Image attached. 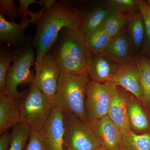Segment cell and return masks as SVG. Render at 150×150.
Here are the masks:
<instances>
[{
    "instance_id": "6da1fadb",
    "label": "cell",
    "mask_w": 150,
    "mask_h": 150,
    "mask_svg": "<svg viewBox=\"0 0 150 150\" xmlns=\"http://www.w3.org/2000/svg\"><path fill=\"white\" fill-rule=\"evenodd\" d=\"M81 19V11L65 1H56L45 9L35 23L36 32L32 42L36 52L35 67L52 49L62 30H79Z\"/></svg>"
},
{
    "instance_id": "7a4b0ae2",
    "label": "cell",
    "mask_w": 150,
    "mask_h": 150,
    "mask_svg": "<svg viewBox=\"0 0 150 150\" xmlns=\"http://www.w3.org/2000/svg\"><path fill=\"white\" fill-rule=\"evenodd\" d=\"M51 50L62 71L76 75L88 74L92 53L79 30L64 28Z\"/></svg>"
},
{
    "instance_id": "3957f363",
    "label": "cell",
    "mask_w": 150,
    "mask_h": 150,
    "mask_svg": "<svg viewBox=\"0 0 150 150\" xmlns=\"http://www.w3.org/2000/svg\"><path fill=\"white\" fill-rule=\"evenodd\" d=\"M89 74L76 75L61 72L57 91L51 99L53 107L63 114L72 113L85 123L88 121L86 108Z\"/></svg>"
},
{
    "instance_id": "277c9868",
    "label": "cell",
    "mask_w": 150,
    "mask_h": 150,
    "mask_svg": "<svg viewBox=\"0 0 150 150\" xmlns=\"http://www.w3.org/2000/svg\"><path fill=\"white\" fill-rule=\"evenodd\" d=\"M34 47L27 40L23 45L15 50L12 66L9 68L6 81V93L13 98H19L26 92H19L18 87L20 85L33 82L34 75L30 67L35 62Z\"/></svg>"
},
{
    "instance_id": "5b68a950",
    "label": "cell",
    "mask_w": 150,
    "mask_h": 150,
    "mask_svg": "<svg viewBox=\"0 0 150 150\" xmlns=\"http://www.w3.org/2000/svg\"><path fill=\"white\" fill-rule=\"evenodd\" d=\"M19 105L21 122L32 130L42 131L53 110L51 99L32 82Z\"/></svg>"
},
{
    "instance_id": "8992f818",
    "label": "cell",
    "mask_w": 150,
    "mask_h": 150,
    "mask_svg": "<svg viewBox=\"0 0 150 150\" xmlns=\"http://www.w3.org/2000/svg\"><path fill=\"white\" fill-rule=\"evenodd\" d=\"M64 116V143L67 150H96L101 142L88 122L81 121L72 113Z\"/></svg>"
},
{
    "instance_id": "52a82bcc",
    "label": "cell",
    "mask_w": 150,
    "mask_h": 150,
    "mask_svg": "<svg viewBox=\"0 0 150 150\" xmlns=\"http://www.w3.org/2000/svg\"><path fill=\"white\" fill-rule=\"evenodd\" d=\"M113 82L97 83L90 80L88 84L86 108L88 120L99 119L108 115L113 92Z\"/></svg>"
},
{
    "instance_id": "ba28073f",
    "label": "cell",
    "mask_w": 150,
    "mask_h": 150,
    "mask_svg": "<svg viewBox=\"0 0 150 150\" xmlns=\"http://www.w3.org/2000/svg\"><path fill=\"white\" fill-rule=\"evenodd\" d=\"M33 82L46 96L52 99L57 91L62 70L51 50L35 67Z\"/></svg>"
},
{
    "instance_id": "9c48e42d",
    "label": "cell",
    "mask_w": 150,
    "mask_h": 150,
    "mask_svg": "<svg viewBox=\"0 0 150 150\" xmlns=\"http://www.w3.org/2000/svg\"><path fill=\"white\" fill-rule=\"evenodd\" d=\"M88 123L99 138L102 147L108 150H121L123 135L108 115L88 120Z\"/></svg>"
},
{
    "instance_id": "30bf717a",
    "label": "cell",
    "mask_w": 150,
    "mask_h": 150,
    "mask_svg": "<svg viewBox=\"0 0 150 150\" xmlns=\"http://www.w3.org/2000/svg\"><path fill=\"white\" fill-rule=\"evenodd\" d=\"M64 119L62 111L53 107L50 118L41 131L46 150H64Z\"/></svg>"
},
{
    "instance_id": "8fae6325",
    "label": "cell",
    "mask_w": 150,
    "mask_h": 150,
    "mask_svg": "<svg viewBox=\"0 0 150 150\" xmlns=\"http://www.w3.org/2000/svg\"><path fill=\"white\" fill-rule=\"evenodd\" d=\"M112 82L132 93L145 105L140 83L139 69L134 58L119 65Z\"/></svg>"
},
{
    "instance_id": "7c38bea8",
    "label": "cell",
    "mask_w": 150,
    "mask_h": 150,
    "mask_svg": "<svg viewBox=\"0 0 150 150\" xmlns=\"http://www.w3.org/2000/svg\"><path fill=\"white\" fill-rule=\"evenodd\" d=\"M30 25L31 19L26 17L18 24L13 21H8L0 14V42L1 44L17 48L24 44L25 40V33Z\"/></svg>"
},
{
    "instance_id": "4fadbf2b",
    "label": "cell",
    "mask_w": 150,
    "mask_h": 150,
    "mask_svg": "<svg viewBox=\"0 0 150 150\" xmlns=\"http://www.w3.org/2000/svg\"><path fill=\"white\" fill-rule=\"evenodd\" d=\"M119 65L105 52L92 53L88 73L91 80L99 83L112 81Z\"/></svg>"
},
{
    "instance_id": "5bb4252c",
    "label": "cell",
    "mask_w": 150,
    "mask_h": 150,
    "mask_svg": "<svg viewBox=\"0 0 150 150\" xmlns=\"http://www.w3.org/2000/svg\"><path fill=\"white\" fill-rule=\"evenodd\" d=\"M128 102L125 94L116 86L108 115L118 126L123 136L128 135L131 131L127 112Z\"/></svg>"
},
{
    "instance_id": "9a60e30c",
    "label": "cell",
    "mask_w": 150,
    "mask_h": 150,
    "mask_svg": "<svg viewBox=\"0 0 150 150\" xmlns=\"http://www.w3.org/2000/svg\"><path fill=\"white\" fill-rule=\"evenodd\" d=\"M0 92V134L2 135L21 122L20 102Z\"/></svg>"
},
{
    "instance_id": "2e32d148",
    "label": "cell",
    "mask_w": 150,
    "mask_h": 150,
    "mask_svg": "<svg viewBox=\"0 0 150 150\" xmlns=\"http://www.w3.org/2000/svg\"><path fill=\"white\" fill-rule=\"evenodd\" d=\"M105 52L119 65L134 59V52L126 29L111 38Z\"/></svg>"
},
{
    "instance_id": "e0dca14e",
    "label": "cell",
    "mask_w": 150,
    "mask_h": 150,
    "mask_svg": "<svg viewBox=\"0 0 150 150\" xmlns=\"http://www.w3.org/2000/svg\"><path fill=\"white\" fill-rule=\"evenodd\" d=\"M112 11L108 6H96L81 11V19L79 29L81 33L85 36L101 26Z\"/></svg>"
},
{
    "instance_id": "ac0fdd59",
    "label": "cell",
    "mask_w": 150,
    "mask_h": 150,
    "mask_svg": "<svg viewBox=\"0 0 150 150\" xmlns=\"http://www.w3.org/2000/svg\"><path fill=\"white\" fill-rule=\"evenodd\" d=\"M127 34L134 53L141 52L144 43L146 30L144 19L139 12L127 15Z\"/></svg>"
},
{
    "instance_id": "d6986e66",
    "label": "cell",
    "mask_w": 150,
    "mask_h": 150,
    "mask_svg": "<svg viewBox=\"0 0 150 150\" xmlns=\"http://www.w3.org/2000/svg\"><path fill=\"white\" fill-rule=\"evenodd\" d=\"M55 1V0H20L18 16L22 19L29 15L32 25L35 24L45 9Z\"/></svg>"
},
{
    "instance_id": "ffe728a7",
    "label": "cell",
    "mask_w": 150,
    "mask_h": 150,
    "mask_svg": "<svg viewBox=\"0 0 150 150\" xmlns=\"http://www.w3.org/2000/svg\"><path fill=\"white\" fill-rule=\"evenodd\" d=\"M134 59L139 69L144 103L150 108V59L142 55L135 56Z\"/></svg>"
},
{
    "instance_id": "44dd1931",
    "label": "cell",
    "mask_w": 150,
    "mask_h": 150,
    "mask_svg": "<svg viewBox=\"0 0 150 150\" xmlns=\"http://www.w3.org/2000/svg\"><path fill=\"white\" fill-rule=\"evenodd\" d=\"M129 102L127 112L130 127L135 131H147L150 127L147 116L134 98H131Z\"/></svg>"
},
{
    "instance_id": "7402d4cb",
    "label": "cell",
    "mask_w": 150,
    "mask_h": 150,
    "mask_svg": "<svg viewBox=\"0 0 150 150\" xmlns=\"http://www.w3.org/2000/svg\"><path fill=\"white\" fill-rule=\"evenodd\" d=\"M84 37L91 53L95 54L105 52L111 39L101 26L86 34Z\"/></svg>"
},
{
    "instance_id": "603a6c76",
    "label": "cell",
    "mask_w": 150,
    "mask_h": 150,
    "mask_svg": "<svg viewBox=\"0 0 150 150\" xmlns=\"http://www.w3.org/2000/svg\"><path fill=\"white\" fill-rule=\"evenodd\" d=\"M128 16L112 11L101 25L111 38L115 37L125 29L128 21Z\"/></svg>"
},
{
    "instance_id": "cb8c5ba5",
    "label": "cell",
    "mask_w": 150,
    "mask_h": 150,
    "mask_svg": "<svg viewBox=\"0 0 150 150\" xmlns=\"http://www.w3.org/2000/svg\"><path fill=\"white\" fill-rule=\"evenodd\" d=\"M121 150H150V133L137 135L131 131L123 136Z\"/></svg>"
},
{
    "instance_id": "d4e9b609",
    "label": "cell",
    "mask_w": 150,
    "mask_h": 150,
    "mask_svg": "<svg viewBox=\"0 0 150 150\" xmlns=\"http://www.w3.org/2000/svg\"><path fill=\"white\" fill-rule=\"evenodd\" d=\"M15 50L13 48L3 45L0 49V92L6 93V81L7 74L11 63L13 62Z\"/></svg>"
},
{
    "instance_id": "484cf974",
    "label": "cell",
    "mask_w": 150,
    "mask_h": 150,
    "mask_svg": "<svg viewBox=\"0 0 150 150\" xmlns=\"http://www.w3.org/2000/svg\"><path fill=\"white\" fill-rule=\"evenodd\" d=\"M30 128L21 123L15 126L11 133V142L9 150H24L31 133Z\"/></svg>"
},
{
    "instance_id": "4316f807",
    "label": "cell",
    "mask_w": 150,
    "mask_h": 150,
    "mask_svg": "<svg viewBox=\"0 0 150 150\" xmlns=\"http://www.w3.org/2000/svg\"><path fill=\"white\" fill-rule=\"evenodd\" d=\"M140 12L142 13L145 26L146 35L141 54L150 53V0H136Z\"/></svg>"
},
{
    "instance_id": "83f0119b",
    "label": "cell",
    "mask_w": 150,
    "mask_h": 150,
    "mask_svg": "<svg viewBox=\"0 0 150 150\" xmlns=\"http://www.w3.org/2000/svg\"><path fill=\"white\" fill-rule=\"evenodd\" d=\"M106 3L109 8L117 12L129 14L139 12L136 0H108Z\"/></svg>"
},
{
    "instance_id": "f1b7e54d",
    "label": "cell",
    "mask_w": 150,
    "mask_h": 150,
    "mask_svg": "<svg viewBox=\"0 0 150 150\" xmlns=\"http://www.w3.org/2000/svg\"><path fill=\"white\" fill-rule=\"evenodd\" d=\"M0 14L13 20L18 15V8L13 0H1Z\"/></svg>"
},
{
    "instance_id": "f546056e",
    "label": "cell",
    "mask_w": 150,
    "mask_h": 150,
    "mask_svg": "<svg viewBox=\"0 0 150 150\" xmlns=\"http://www.w3.org/2000/svg\"><path fill=\"white\" fill-rule=\"evenodd\" d=\"M25 150H46L41 131L31 130L28 143Z\"/></svg>"
},
{
    "instance_id": "4dcf8cb0",
    "label": "cell",
    "mask_w": 150,
    "mask_h": 150,
    "mask_svg": "<svg viewBox=\"0 0 150 150\" xmlns=\"http://www.w3.org/2000/svg\"><path fill=\"white\" fill-rule=\"evenodd\" d=\"M11 134L8 131L1 135L0 137V150H9L10 146Z\"/></svg>"
},
{
    "instance_id": "1f68e13d",
    "label": "cell",
    "mask_w": 150,
    "mask_h": 150,
    "mask_svg": "<svg viewBox=\"0 0 150 150\" xmlns=\"http://www.w3.org/2000/svg\"><path fill=\"white\" fill-rule=\"evenodd\" d=\"M96 150H108L107 149H104V148L102 147H101L98 148V149H97Z\"/></svg>"
}]
</instances>
